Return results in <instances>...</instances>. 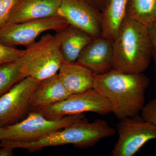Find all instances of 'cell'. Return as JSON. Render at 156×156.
I'll return each instance as SVG.
<instances>
[{
    "instance_id": "obj_22",
    "label": "cell",
    "mask_w": 156,
    "mask_h": 156,
    "mask_svg": "<svg viewBox=\"0 0 156 156\" xmlns=\"http://www.w3.org/2000/svg\"><path fill=\"white\" fill-rule=\"evenodd\" d=\"M148 33L152 45V59L154 63L155 72L156 76V21L147 26Z\"/></svg>"
},
{
    "instance_id": "obj_11",
    "label": "cell",
    "mask_w": 156,
    "mask_h": 156,
    "mask_svg": "<svg viewBox=\"0 0 156 156\" xmlns=\"http://www.w3.org/2000/svg\"><path fill=\"white\" fill-rule=\"evenodd\" d=\"M113 41L101 36L93 39L86 46L76 62L96 75L112 69Z\"/></svg>"
},
{
    "instance_id": "obj_24",
    "label": "cell",
    "mask_w": 156,
    "mask_h": 156,
    "mask_svg": "<svg viewBox=\"0 0 156 156\" xmlns=\"http://www.w3.org/2000/svg\"><path fill=\"white\" fill-rule=\"evenodd\" d=\"M13 149L8 147H1L0 149V156H12Z\"/></svg>"
},
{
    "instance_id": "obj_18",
    "label": "cell",
    "mask_w": 156,
    "mask_h": 156,
    "mask_svg": "<svg viewBox=\"0 0 156 156\" xmlns=\"http://www.w3.org/2000/svg\"><path fill=\"white\" fill-rule=\"evenodd\" d=\"M20 58L0 65V98L26 77L23 72Z\"/></svg>"
},
{
    "instance_id": "obj_25",
    "label": "cell",
    "mask_w": 156,
    "mask_h": 156,
    "mask_svg": "<svg viewBox=\"0 0 156 156\" xmlns=\"http://www.w3.org/2000/svg\"><path fill=\"white\" fill-rule=\"evenodd\" d=\"M3 1H4V0H0V7L2 5V4Z\"/></svg>"
},
{
    "instance_id": "obj_1",
    "label": "cell",
    "mask_w": 156,
    "mask_h": 156,
    "mask_svg": "<svg viewBox=\"0 0 156 156\" xmlns=\"http://www.w3.org/2000/svg\"><path fill=\"white\" fill-rule=\"evenodd\" d=\"M150 83L143 73H128L112 69L95 74L93 89L109 101L112 113L121 120L141 111Z\"/></svg>"
},
{
    "instance_id": "obj_6",
    "label": "cell",
    "mask_w": 156,
    "mask_h": 156,
    "mask_svg": "<svg viewBox=\"0 0 156 156\" xmlns=\"http://www.w3.org/2000/svg\"><path fill=\"white\" fill-rule=\"evenodd\" d=\"M48 119L58 120L66 116L92 112L100 115L112 113L111 104L105 98L92 89L89 91L72 94L69 97L44 107L31 108Z\"/></svg>"
},
{
    "instance_id": "obj_15",
    "label": "cell",
    "mask_w": 156,
    "mask_h": 156,
    "mask_svg": "<svg viewBox=\"0 0 156 156\" xmlns=\"http://www.w3.org/2000/svg\"><path fill=\"white\" fill-rule=\"evenodd\" d=\"M128 0H110L101 11V36L113 41L126 17Z\"/></svg>"
},
{
    "instance_id": "obj_12",
    "label": "cell",
    "mask_w": 156,
    "mask_h": 156,
    "mask_svg": "<svg viewBox=\"0 0 156 156\" xmlns=\"http://www.w3.org/2000/svg\"><path fill=\"white\" fill-rule=\"evenodd\" d=\"M61 1L15 0L8 23H20L57 16Z\"/></svg>"
},
{
    "instance_id": "obj_4",
    "label": "cell",
    "mask_w": 156,
    "mask_h": 156,
    "mask_svg": "<svg viewBox=\"0 0 156 156\" xmlns=\"http://www.w3.org/2000/svg\"><path fill=\"white\" fill-rule=\"evenodd\" d=\"M64 30L45 35L26 47L20 58L26 77L41 81L57 73L64 62L60 45Z\"/></svg>"
},
{
    "instance_id": "obj_19",
    "label": "cell",
    "mask_w": 156,
    "mask_h": 156,
    "mask_svg": "<svg viewBox=\"0 0 156 156\" xmlns=\"http://www.w3.org/2000/svg\"><path fill=\"white\" fill-rule=\"evenodd\" d=\"M24 51L0 42V65L18 60L23 55Z\"/></svg>"
},
{
    "instance_id": "obj_21",
    "label": "cell",
    "mask_w": 156,
    "mask_h": 156,
    "mask_svg": "<svg viewBox=\"0 0 156 156\" xmlns=\"http://www.w3.org/2000/svg\"><path fill=\"white\" fill-rule=\"evenodd\" d=\"M15 0H4L0 7V30L9 21V16Z\"/></svg>"
},
{
    "instance_id": "obj_2",
    "label": "cell",
    "mask_w": 156,
    "mask_h": 156,
    "mask_svg": "<svg viewBox=\"0 0 156 156\" xmlns=\"http://www.w3.org/2000/svg\"><path fill=\"white\" fill-rule=\"evenodd\" d=\"M115 133V129L105 120L96 119L89 122L84 118L34 141L0 140V147L13 150L23 149L30 152L41 150L44 147L66 144H73L80 148H87L97 144L103 138L113 136Z\"/></svg>"
},
{
    "instance_id": "obj_20",
    "label": "cell",
    "mask_w": 156,
    "mask_h": 156,
    "mask_svg": "<svg viewBox=\"0 0 156 156\" xmlns=\"http://www.w3.org/2000/svg\"><path fill=\"white\" fill-rule=\"evenodd\" d=\"M141 112L144 120L156 126V98L144 105Z\"/></svg>"
},
{
    "instance_id": "obj_5",
    "label": "cell",
    "mask_w": 156,
    "mask_h": 156,
    "mask_svg": "<svg viewBox=\"0 0 156 156\" xmlns=\"http://www.w3.org/2000/svg\"><path fill=\"white\" fill-rule=\"evenodd\" d=\"M85 117L83 113L66 116L58 120H50L38 112L30 110L24 119L13 125L0 127V140L34 141Z\"/></svg>"
},
{
    "instance_id": "obj_23",
    "label": "cell",
    "mask_w": 156,
    "mask_h": 156,
    "mask_svg": "<svg viewBox=\"0 0 156 156\" xmlns=\"http://www.w3.org/2000/svg\"><path fill=\"white\" fill-rule=\"evenodd\" d=\"M95 6L101 11H103L110 0H87Z\"/></svg>"
},
{
    "instance_id": "obj_8",
    "label": "cell",
    "mask_w": 156,
    "mask_h": 156,
    "mask_svg": "<svg viewBox=\"0 0 156 156\" xmlns=\"http://www.w3.org/2000/svg\"><path fill=\"white\" fill-rule=\"evenodd\" d=\"M117 130L119 138L112 156H133L148 141L156 139V126L138 115L120 120Z\"/></svg>"
},
{
    "instance_id": "obj_16",
    "label": "cell",
    "mask_w": 156,
    "mask_h": 156,
    "mask_svg": "<svg viewBox=\"0 0 156 156\" xmlns=\"http://www.w3.org/2000/svg\"><path fill=\"white\" fill-rule=\"evenodd\" d=\"M93 39L88 34L69 25L64 30L60 45L64 62H76L82 51Z\"/></svg>"
},
{
    "instance_id": "obj_14",
    "label": "cell",
    "mask_w": 156,
    "mask_h": 156,
    "mask_svg": "<svg viewBox=\"0 0 156 156\" xmlns=\"http://www.w3.org/2000/svg\"><path fill=\"white\" fill-rule=\"evenodd\" d=\"M71 95L56 73L40 81L31 98L30 109L53 105Z\"/></svg>"
},
{
    "instance_id": "obj_17",
    "label": "cell",
    "mask_w": 156,
    "mask_h": 156,
    "mask_svg": "<svg viewBox=\"0 0 156 156\" xmlns=\"http://www.w3.org/2000/svg\"><path fill=\"white\" fill-rule=\"evenodd\" d=\"M126 17L147 27L156 21V0H128Z\"/></svg>"
},
{
    "instance_id": "obj_9",
    "label": "cell",
    "mask_w": 156,
    "mask_h": 156,
    "mask_svg": "<svg viewBox=\"0 0 156 156\" xmlns=\"http://www.w3.org/2000/svg\"><path fill=\"white\" fill-rule=\"evenodd\" d=\"M39 82L27 77L0 98V127L16 124L28 115L31 98Z\"/></svg>"
},
{
    "instance_id": "obj_7",
    "label": "cell",
    "mask_w": 156,
    "mask_h": 156,
    "mask_svg": "<svg viewBox=\"0 0 156 156\" xmlns=\"http://www.w3.org/2000/svg\"><path fill=\"white\" fill-rule=\"evenodd\" d=\"M69 26L64 17L58 15L20 23H7L0 30V42L11 47L21 45L26 48L43 33L49 30L58 32Z\"/></svg>"
},
{
    "instance_id": "obj_10",
    "label": "cell",
    "mask_w": 156,
    "mask_h": 156,
    "mask_svg": "<svg viewBox=\"0 0 156 156\" xmlns=\"http://www.w3.org/2000/svg\"><path fill=\"white\" fill-rule=\"evenodd\" d=\"M101 11L87 0H62L58 15L95 39L101 36Z\"/></svg>"
},
{
    "instance_id": "obj_3",
    "label": "cell",
    "mask_w": 156,
    "mask_h": 156,
    "mask_svg": "<svg viewBox=\"0 0 156 156\" xmlns=\"http://www.w3.org/2000/svg\"><path fill=\"white\" fill-rule=\"evenodd\" d=\"M151 59L147 27L126 17L113 40L112 69L128 73H143Z\"/></svg>"
},
{
    "instance_id": "obj_13",
    "label": "cell",
    "mask_w": 156,
    "mask_h": 156,
    "mask_svg": "<svg viewBox=\"0 0 156 156\" xmlns=\"http://www.w3.org/2000/svg\"><path fill=\"white\" fill-rule=\"evenodd\" d=\"M58 74L62 83L71 94L93 89L95 74L77 62H63Z\"/></svg>"
}]
</instances>
